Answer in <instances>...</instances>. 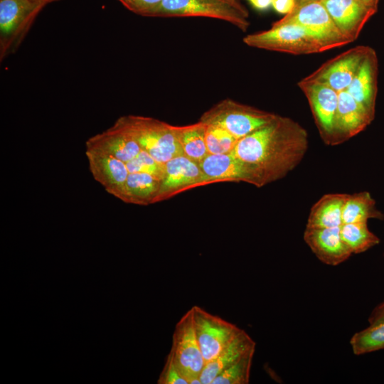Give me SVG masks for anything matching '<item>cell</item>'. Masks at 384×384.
Returning a JSON list of instances; mask_svg holds the SVG:
<instances>
[{
	"instance_id": "cell-1",
	"label": "cell",
	"mask_w": 384,
	"mask_h": 384,
	"mask_svg": "<svg viewBox=\"0 0 384 384\" xmlns=\"http://www.w3.org/2000/svg\"><path fill=\"white\" fill-rule=\"evenodd\" d=\"M309 147L307 131L294 119L277 114L268 124L239 139L232 154L250 170L256 187L286 176Z\"/></svg>"
},
{
	"instance_id": "cell-2",
	"label": "cell",
	"mask_w": 384,
	"mask_h": 384,
	"mask_svg": "<svg viewBox=\"0 0 384 384\" xmlns=\"http://www.w3.org/2000/svg\"><path fill=\"white\" fill-rule=\"evenodd\" d=\"M116 122L134 139L142 150L161 164L184 155L173 125L153 117L131 114L120 117Z\"/></svg>"
},
{
	"instance_id": "cell-3",
	"label": "cell",
	"mask_w": 384,
	"mask_h": 384,
	"mask_svg": "<svg viewBox=\"0 0 384 384\" xmlns=\"http://www.w3.org/2000/svg\"><path fill=\"white\" fill-rule=\"evenodd\" d=\"M149 17H206L228 22L242 31L250 26L249 12L240 4L224 0H161Z\"/></svg>"
},
{
	"instance_id": "cell-4",
	"label": "cell",
	"mask_w": 384,
	"mask_h": 384,
	"mask_svg": "<svg viewBox=\"0 0 384 384\" xmlns=\"http://www.w3.org/2000/svg\"><path fill=\"white\" fill-rule=\"evenodd\" d=\"M250 47L293 55H307L327 50L315 36L292 23H274L272 27L242 38Z\"/></svg>"
},
{
	"instance_id": "cell-5",
	"label": "cell",
	"mask_w": 384,
	"mask_h": 384,
	"mask_svg": "<svg viewBox=\"0 0 384 384\" xmlns=\"http://www.w3.org/2000/svg\"><path fill=\"white\" fill-rule=\"evenodd\" d=\"M276 116L273 112L226 98L206 111L199 121L220 127L239 140L268 124Z\"/></svg>"
},
{
	"instance_id": "cell-6",
	"label": "cell",
	"mask_w": 384,
	"mask_h": 384,
	"mask_svg": "<svg viewBox=\"0 0 384 384\" xmlns=\"http://www.w3.org/2000/svg\"><path fill=\"white\" fill-rule=\"evenodd\" d=\"M44 7L32 0H0V60L20 47Z\"/></svg>"
},
{
	"instance_id": "cell-7",
	"label": "cell",
	"mask_w": 384,
	"mask_h": 384,
	"mask_svg": "<svg viewBox=\"0 0 384 384\" xmlns=\"http://www.w3.org/2000/svg\"><path fill=\"white\" fill-rule=\"evenodd\" d=\"M170 352L188 384H202L200 377L206 361L196 336L191 309L175 326Z\"/></svg>"
},
{
	"instance_id": "cell-8",
	"label": "cell",
	"mask_w": 384,
	"mask_h": 384,
	"mask_svg": "<svg viewBox=\"0 0 384 384\" xmlns=\"http://www.w3.org/2000/svg\"><path fill=\"white\" fill-rule=\"evenodd\" d=\"M275 23L303 27L319 39L327 50L351 43L336 26L321 1L297 7Z\"/></svg>"
},
{
	"instance_id": "cell-9",
	"label": "cell",
	"mask_w": 384,
	"mask_h": 384,
	"mask_svg": "<svg viewBox=\"0 0 384 384\" xmlns=\"http://www.w3.org/2000/svg\"><path fill=\"white\" fill-rule=\"evenodd\" d=\"M191 309L196 336L207 363L215 358L242 329L199 306H193Z\"/></svg>"
},
{
	"instance_id": "cell-10",
	"label": "cell",
	"mask_w": 384,
	"mask_h": 384,
	"mask_svg": "<svg viewBox=\"0 0 384 384\" xmlns=\"http://www.w3.org/2000/svg\"><path fill=\"white\" fill-rule=\"evenodd\" d=\"M298 86L308 100L320 137L325 144L334 146L338 92L326 84L306 78Z\"/></svg>"
},
{
	"instance_id": "cell-11",
	"label": "cell",
	"mask_w": 384,
	"mask_h": 384,
	"mask_svg": "<svg viewBox=\"0 0 384 384\" xmlns=\"http://www.w3.org/2000/svg\"><path fill=\"white\" fill-rule=\"evenodd\" d=\"M372 48L358 46L329 60L306 77L326 84L338 92L346 90Z\"/></svg>"
},
{
	"instance_id": "cell-12",
	"label": "cell",
	"mask_w": 384,
	"mask_h": 384,
	"mask_svg": "<svg viewBox=\"0 0 384 384\" xmlns=\"http://www.w3.org/2000/svg\"><path fill=\"white\" fill-rule=\"evenodd\" d=\"M165 175L154 203L203 186V175L199 164L184 155L170 159L165 164Z\"/></svg>"
},
{
	"instance_id": "cell-13",
	"label": "cell",
	"mask_w": 384,
	"mask_h": 384,
	"mask_svg": "<svg viewBox=\"0 0 384 384\" xmlns=\"http://www.w3.org/2000/svg\"><path fill=\"white\" fill-rule=\"evenodd\" d=\"M333 21L351 42L356 40L368 20L376 13L361 0H321Z\"/></svg>"
},
{
	"instance_id": "cell-14",
	"label": "cell",
	"mask_w": 384,
	"mask_h": 384,
	"mask_svg": "<svg viewBox=\"0 0 384 384\" xmlns=\"http://www.w3.org/2000/svg\"><path fill=\"white\" fill-rule=\"evenodd\" d=\"M85 153L95 179L107 192L119 198L129 175L126 164L98 149L86 146Z\"/></svg>"
},
{
	"instance_id": "cell-15",
	"label": "cell",
	"mask_w": 384,
	"mask_h": 384,
	"mask_svg": "<svg viewBox=\"0 0 384 384\" xmlns=\"http://www.w3.org/2000/svg\"><path fill=\"white\" fill-rule=\"evenodd\" d=\"M373 119L346 90L339 92L334 122V145L357 135Z\"/></svg>"
},
{
	"instance_id": "cell-16",
	"label": "cell",
	"mask_w": 384,
	"mask_h": 384,
	"mask_svg": "<svg viewBox=\"0 0 384 384\" xmlns=\"http://www.w3.org/2000/svg\"><path fill=\"white\" fill-rule=\"evenodd\" d=\"M340 227L306 228L304 233V240L312 252L329 265H338L352 255L341 238Z\"/></svg>"
},
{
	"instance_id": "cell-17",
	"label": "cell",
	"mask_w": 384,
	"mask_h": 384,
	"mask_svg": "<svg viewBox=\"0 0 384 384\" xmlns=\"http://www.w3.org/2000/svg\"><path fill=\"white\" fill-rule=\"evenodd\" d=\"M203 186L216 182L242 181L255 185L254 177L240 159L231 153L208 154L200 163Z\"/></svg>"
},
{
	"instance_id": "cell-18",
	"label": "cell",
	"mask_w": 384,
	"mask_h": 384,
	"mask_svg": "<svg viewBox=\"0 0 384 384\" xmlns=\"http://www.w3.org/2000/svg\"><path fill=\"white\" fill-rule=\"evenodd\" d=\"M378 64L375 51L371 48L346 91L374 119L378 90Z\"/></svg>"
},
{
	"instance_id": "cell-19",
	"label": "cell",
	"mask_w": 384,
	"mask_h": 384,
	"mask_svg": "<svg viewBox=\"0 0 384 384\" xmlns=\"http://www.w3.org/2000/svg\"><path fill=\"white\" fill-rule=\"evenodd\" d=\"M255 351V342L243 329L210 361L206 363L200 379L202 384H211L223 370L244 355Z\"/></svg>"
},
{
	"instance_id": "cell-20",
	"label": "cell",
	"mask_w": 384,
	"mask_h": 384,
	"mask_svg": "<svg viewBox=\"0 0 384 384\" xmlns=\"http://www.w3.org/2000/svg\"><path fill=\"white\" fill-rule=\"evenodd\" d=\"M347 194L323 196L311 208L306 228H326L342 225V210Z\"/></svg>"
},
{
	"instance_id": "cell-21",
	"label": "cell",
	"mask_w": 384,
	"mask_h": 384,
	"mask_svg": "<svg viewBox=\"0 0 384 384\" xmlns=\"http://www.w3.org/2000/svg\"><path fill=\"white\" fill-rule=\"evenodd\" d=\"M161 181L151 175L141 173L129 174L119 199L136 205L154 203Z\"/></svg>"
},
{
	"instance_id": "cell-22",
	"label": "cell",
	"mask_w": 384,
	"mask_h": 384,
	"mask_svg": "<svg viewBox=\"0 0 384 384\" xmlns=\"http://www.w3.org/2000/svg\"><path fill=\"white\" fill-rule=\"evenodd\" d=\"M206 124L201 121L184 126H174L176 139L184 156L199 164L208 154Z\"/></svg>"
},
{
	"instance_id": "cell-23",
	"label": "cell",
	"mask_w": 384,
	"mask_h": 384,
	"mask_svg": "<svg viewBox=\"0 0 384 384\" xmlns=\"http://www.w3.org/2000/svg\"><path fill=\"white\" fill-rule=\"evenodd\" d=\"M370 218L383 219V215L368 191L347 194L342 210V224L367 222Z\"/></svg>"
},
{
	"instance_id": "cell-24",
	"label": "cell",
	"mask_w": 384,
	"mask_h": 384,
	"mask_svg": "<svg viewBox=\"0 0 384 384\" xmlns=\"http://www.w3.org/2000/svg\"><path fill=\"white\" fill-rule=\"evenodd\" d=\"M341 238L352 254L363 252L380 242V239L369 230L367 222L342 224Z\"/></svg>"
},
{
	"instance_id": "cell-25",
	"label": "cell",
	"mask_w": 384,
	"mask_h": 384,
	"mask_svg": "<svg viewBox=\"0 0 384 384\" xmlns=\"http://www.w3.org/2000/svg\"><path fill=\"white\" fill-rule=\"evenodd\" d=\"M350 343L355 355H361L384 348V321L370 324L356 333Z\"/></svg>"
},
{
	"instance_id": "cell-26",
	"label": "cell",
	"mask_w": 384,
	"mask_h": 384,
	"mask_svg": "<svg viewBox=\"0 0 384 384\" xmlns=\"http://www.w3.org/2000/svg\"><path fill=\"white\" fill-rule=\"evenodd\" d=\"M255 353L251 351L220 372L211 384H247Z\"/></svg>"
},
{
	"instance_id": "cell-27",
	"label": "cell",
	"mask_w": 384,
	"mask_h": 384,
	"mask_svg": "<svg viewBox=\"0 0 384 384\" xmlns=\"http://www.w3.org/2000/svg\"><path fill=\"white\" fill-rule=\"evenodd\" d=\"M205 137L208 154H230L238 141L227 130L213 124H206Z\"/></svg>"
},
{
	"instance_id": "cell-28",
	"label": "cell",
	"mask_w": 384,
	"mask_h": 384,
	"mask_svg": "<svg viewBox=\"0 0 384 384\" xmlns=\"http://www.w3.org/2000/svg\"><path fill=\"white\" fill-rule=\"evenodd\" d=\"M125 164L129 174H146L161 181V182L165 175V164L157 161L149 153L142 149Z\"/></svg>"
},
{
	"instance_id": "cell-29",
	"label": "cell",
	"mask_w": 384,
	"mask_h": 384,
	"mask_svg": "<svg viewBox=\"0 0 384 384\" xmlns=\"http://www.w3.org/2000/svg\"><path fill=\"white\" fill-rule=\"evenodd\" d=\"M158 384H188L176 365L171 353L167 354L164 366L157 380Z\"/></svg>"
},
{
	"instance_id": "cell-30",
	"label": "cell",
	"mask_w": 384,
	"mask_h": 384,
	"mask_svg": "<svg viewBox=\"0 0 384 384\" xmlns=\"http://www.w3.org/2000/svg\"><path fill=\"white\" fill-rule=\"evenodd\" d=\"M128 10L143 16L149 14L161 0H119Z\"/></svg>"
},
{
	"instance_id": "cell-31",
	"label": "cell",
	"mask_w": 384,
	"mask_h": 384,
	"mask_svg": "<svg viewBox=\"0 0 384 384\" xmlns=\"http://www.w3.org/2000/svg\"><path fill=\"white\" fill-rule=\"evenodd\" d=\"M272 6L279 14L284 16L295 9L294 0H272Z\"/></svg>"
},
{
	"instance_id": "cell-32",
	"label": "cell",
	"mask_w": 384,
	"mask_h": 384,
	"mask_svg": "<svg viewBox=\"0 0 384 384\" xmlns=\"http://www.w3.org/2000/svg\"><path fill=\"white\" fill-rule=\"evenodd\" d=\"M381 321H384V302L374 309L368 319L370 324Z\"/></svg>"
},
{
	"instance_id": "cell-33",
	"label": "cell",
	"mask_w": 384,
	"mask_h": 384,
	"mask_svg": "<svg viewBox=\"0 0 384 384\" xmlns=\"http://www.w3.org/2000/svg\"><path fill=\"white\" fill-rule=\"evenodd\" d=\"M256 9L264 11L272 6V0H247Z\"/></svg>"
},
{
	"instance_id": "cell-34",
	"label": "cell",
	"mask_w": 384,
	"mask_h": 384,
	"mask_svg": "<svg viewBox=\"0 0 384 384\" xmlns=\"http://www.w3.org/2000/svg\"><path fill=\"white\" fill-rule=\"evenodd\" d=\"M295 1V8L303 6L306 4L321 1V0H294Z\"/></svg>"
},
{
	"instance_id": "cell-35",
	"label": "cell",
	"mask_w": 384,
	"mask_h": 384,
	"mask_svg": "<svg viewBox=\"0 0 384 384\" xmlns=\"http://www.w3.org/2000/svg\"><path fill=\"white\" fill-rule=\"evenodd\" d=\"M363 2H364L368 6L375 9H378V4L379 2V0H361Z\"/></svg>"
},
{
	"instance_id": "cell-36",
	"label": "cell",
	"mask_w": 384,
	"mask_h": 384,
	"mask_svg": "<svg viewBox=\"0 0 384 384\" xmlns=\"http://www.w3.org/2000/svg\"><path fill=\"white\" fill-rule=\"evenodd\" d=\"M32 1H34L35 3L39 4V5L45 7L48 4L56 2V1H60V0H32Z\"/></svg>"
},
{
	"instance_id": "cell-37",
	"label": "cell",
	"mask_w": 384,
	"mask_h": 384,
	"mask_svg": "<svg viewBox=\"0 0 384 384\" xmlns=\"http://www.w3.org/2000/svg\"><path fill=\"white\" fill-rule=\"evenodd\" d=\"M224 1H229V2H231V3H234V4L240 3L238 0H224Z\"/></svg>"
}]
</instances>
